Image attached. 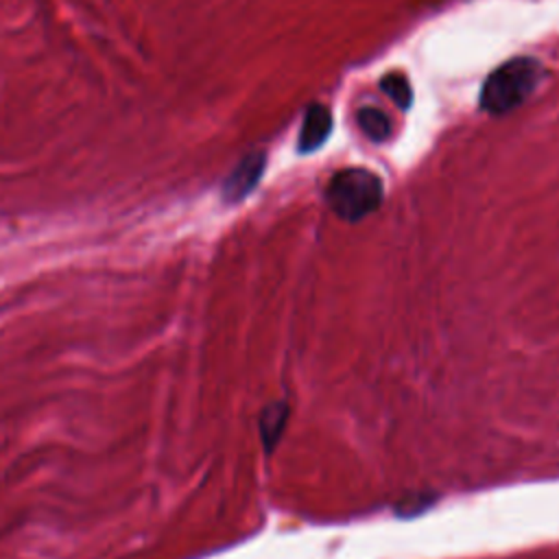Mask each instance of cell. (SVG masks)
I'll return each instance as SVG.
<instances>
[{"label":"cell","mask_w":559,"mask_h":559,"mask_svg":"<svg viewBox=\"0 0 559 559\" xmlns=\"http://www.w3.org/2000/svg\"><path fill=\"white\" fill-rule=\"evenodd\" d=\"M544 68L533 57H515L496 68L480 92V107L487 114H507L520 107L535 90Z\"/></svg>","instance_id":"obj_1"},{"label":"cell","mask_w":559,"mask_h":559,"mask_svg":"<svg viewBox=\"0 0 559 559\" xmlns=\"http://www.w3.org/2000/svg\"><path fill=\"white\" fill-rule=\"evenodd\" d=\"M332 131V114L325 105H310L306 116H304V124L299 129V138H297V151L301 155L306 153H314L317 148H321L328 140Z\"/></svg>","instance_id":"obj_4"},{"label":"cell","mask_w":559,"mask_h":559,"mask_svg":"<svg viewBox=\"0 0 559 559\" xmlns=\"http://www.w3.org/2000/svg\"><path fill=\"white\" fill-rule=\"evenodd\" d=\"M382 179L367 168H345L338 170L328 188L325 203L343 221H360L378 210L382 203Z\"/></svg>","instance_id":"obj_2"},{"label":"cell","mask_w":559,"mask_h":559,"mask_svg":"<svg viewBox=\"0 0 559 559\" xmlns=\"http://www.w3.org/2000/svg\"><path fill=\"white\" fill-rule=\"evenodd\" d=\"M264 166H266V157L262 151L245 155L223 183V201L225 203L242 201L258 186L264 173Z\"/></svg>","instance_id":"obj_3"},{"label":"cell","mask_w":559,"mask_h":559,"mask_svg":"<svg viewBox=\"0 0 559 559\" xmlns=\"http://www.w3.org/2000/svg\"><path fill=\"white\" fill-rule=\"evenodd\" d=\"M288 419V404L286 402H271L269 406L262 408L260 413V437L262 443L266 448V452H271L275 448V443L280 441L284 426Z\"/></svg>","instance_id":"obj_5"},{"label":"cell","mask_w":559,"mask_h":559,"mask_svg":"<svg viewBox=\"0 0 559 559\" xmlns=\"http://www.w3.org/2000/svg\"><path fill=\"white\" fill-rule=\"evenodd\" d=\"M358 127L362 129V133L367 138H371L373 142H382L389 138L391 133V122L389 116L376 107H362L358 109Z\"/></svg>","instance_id":"obj_6"},{"label":"cell","mask_w":559,"mask_h":559,"mask_svg":"<svg viewBox=\"0 0 559 559\" xmlns=\"http://www.w3.org/2000/svg\"><path fill=\"white\" fill-rule=\"evenodd\" d=\"M380 90H382L400 109H408V107H411L413 92H411V85H408V81H406L404 74H400V72L384 74L382 81H380Z\"/></svg>","instance_id":"obj_7"}]
</instances>
